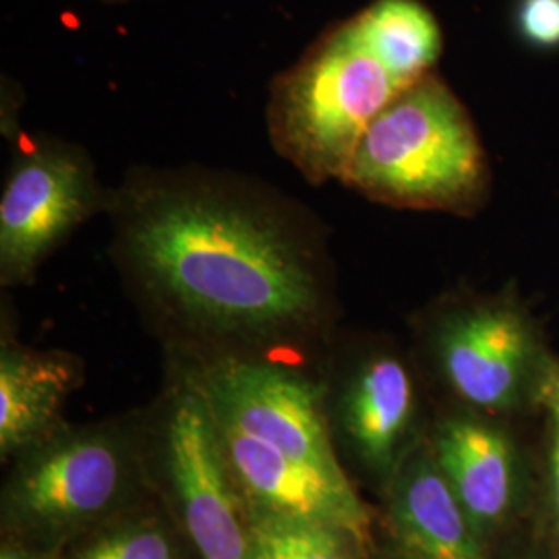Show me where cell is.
<instances>
[{
  "label": "cell",
  "mask_w": 559,
  "mask_h": 559,
  "mask_svg": "<svg viewBox=\"0 0 559 559\" xmlns=\"http://www.w3.org/2000/svg\"><path fill=\"white\" fill-rule=\"evenodd\" d=\"M131 249L182 311L222 328L272 330L309 318L318 288L293 242L255 212L175 198L141 214Z\"/></svg>",
  "instance_id": "obj_1"
},
{
  "label": "cell",
  "mask_w": 559,
  "mask_h": 559,
  "mask_svg": "<svg viewBox=\"0 0 559 559\" xmlns=\"http://www.w3.org/2000/svg\"><path fill=\"white\" fill-rule=\"evenodd\" d=\"M340 177L388 203L460 207L479 193L485 160L460 102L440 81L423 78L367 127Z\"/></svg>",
  "instance_id": "obj_2"
},
{
  "label": "cell",
  "mask_w": 559,
  "mask_h": 559,
  "mask_svg": "<svg viewBox=\"0 0 559 559\" xmlns=\"http://www.w3.org/2000/svg\"><path fill=\"white\" fill-rule=\"evenodd\" d=\"M404 87L346 23L282 85L276 140L307 177H340L367 127Z\"/></svg>",
  "instance_id": "obj_3"
},
{
  "label": "cell",
  "mask_w": 559,
  "mask_h": 559,
  "mask_svg": "<svg viewBox=\"0 0 559 559\" xmlns=\"http://www.w3.org/2000/svg\"><path fill=\"white\" fill-rule=\"evenodd\" d=\"M212 413L293 459L344 477L334 454L320 390L293 371L226 360L198 385Z\"/></svg>",
  "instance_id": "obj_4"
},
{
  "label": "cell",
  "mask_w": 559,
  "mask_h": 559,
  "mask_svg": "<svg viewBox=\"0 0 559 559\" xmlns=\"http://www.w3.org/2000/svg\"><path fill=\"white\" fill-rule=\"evenodd\" d=\"M166 443L180 512L201 559H253L251 524L240 519L216 419L198 385L177 400Z\"/></svg>",
  "instance_id": "obj_5"
},
{
  "label": "cell",
  "mask_w": 559,
  "mask_h": 559,
  "mask_svg": "<svg viewBox=\"0 0 559 559\" xmlns=\"http://www.w3.org/2000/svg\"><path fill=\"white\" fill-rule=\"evenodd\" d=\"M92 207V180L75 156L38 152L17 162L0 201L4 280L29 276Z\"/></svg>",
  "instance_id": "obj_6"
},
{
  "label": "cell",
  "mask_w": 559,
  "mask_h": 559,
  "mask_svg": "<svg viewBox=\"0 0 559 559\" xmlns=\"http://www.w3.org/2000/svg\"><path fill=\"white\" fill-rule=\"evenodd\" d=\"M440 359L460 399L487 411H508L528 392L540 353L531 325L516 309L487 305L445 323Z\"/></svg>",
  "instance_id": "obj_7"
},
{
  "label": "cell",
  "mask_w": 559,
  "mask_h": 559,
  "mask_svg": "<svg viewBox=\"0 0 559 559\" xmlns=\"http://www.w3.org/2000/svg\"><path fill=\"white\" fill-rule=\"evenodd\" d=\"M214 419L233 477L261 510L334 526L355 537L362 547L371 540L367 508L346 477L293 459L216 415Z\"/></svg>",
  "instance_id": "obj_8"
},
{
  "label": "cell",
  "mask_w": 559,
  "mask_h": 559,
  "mask_svg": "<svg viewBox=\"0 0 559 559\" xmlns=\"http://www.w3.org/2000/svg\"><path fill=\"white\" fill-rule=\"evenodd\" d=\"M122 464L104 438H73L46 450L21 475L13 501L23 519L64 526L94 519L119 496Z\"/></svg>",
  "instance_id": "obj_9"
},
{
  "label": "cell",
  "mask_w": 559,
  "mask_h": 559,
  "mask_svg": "<svg viewBox=\"0 0 559 559\" xmlns=\"http://www.w3.org/2000/svg\"><path fill=\"white\" fill-rule=\"evenodd\" d=\"M392 519L413 559H485L483 531L462 506L436 459L404 466L394 487Z\"/></svg>",
  "instance_id": "obj_10"
},
{
  "label": "cell",
  "mask_w": 559,
  "mask_h": 559,
  "mask_svg": "<svg viewBox=\"0 0 559 559\" xmlns=\"http://www.w3.org/2000/svg\"><path fill=\"white\" fill-rule=\"evenodd\" d=\"M436 462L483 533L508 519L519 489L514 445L500 429L475 419L441 425Z\"/></svg>",
  "instance_id": "obj_11"
},
{
  "label": "cell",
  "mask_w": 559,
  "mask_h": 559,
  "mask_svg": "<svg viewBox=\"0 0 559 559\" xmlns=\"http://www.w3.org/2000/svg\"><path fill=\"white\" fill-rule=\"evenodd\" d=\"M75 385L73 362L59 355L2 350L0 450H21L52 427L60 404Z\"/></svg>",
  "instance_id": "obj_12"
},
{
  "label": "cell",
  "mask_w": 559,
  "mask_h": 559,
  "mask_svg": "<svg viewBox=\"0 0 559 559\" xmlns=\"http://www.w3.org/2000/svg\"><path fill=\"white\" fill-rule=\"evenodd\" d=\"M415 406L413 381L392 357L362 367L346 400V423L360 454L376 466L392 464Z\"/></svg>",
  "instance_id": "obj_13"
},
{
  "label": "cell",
  "mask_w": 559,
  "mask_h": 559,
  "mask_svg": "<svg viewBox=\"0 0 559 559\" xmlns=\"http://www.w3.org/2000/svg\"><path fill=\"white\" fill-rule=\"evenodd\" d=\"M348 27L406 87L423 80L440 57V25L419 0H376Z\"/></svg>",
  "instance_id": "obj_14"
},
{
  "label": "cell",
  "mask_w": 559,
  "mask_h": 559,
  "mask_svg": "<svg viewBox=\"0 0 559 559\" xmlns=\"http://www.w3.org/2000/svg\"><path fill=\"white\" fill-rule=\"evenodd\" d=\"M253 559H359V540L309 520L260 510L251 520Z\"/></svg>",
  "instance_id": "obj_15"
},
{
  "label": "cell",
  "mask_w": 559,
  "mask_h": 559,
  "mask_svg": "<svg viewBox=\"0 0 559 559\" xmlns=\"http://www.w3.org/2000/svg\"><path fill=\"white\" fill-rule=\"evenodd\" d=\"M75 559H175V551L164 531L140 524L104 535Z\"/></svg>",
  "instance_id": "obj_16"
},
{
  "label": "cell",
  "mask_w": 559,
  "mask_h": 559,
  "mask_svg": "<svg viewBox=\"0 0 559 559\" xmlns=\"http://www.w3.org/2000/svg\"><path fill=\"white\" fill-rule=\"evenodd\" d=\"M520 36L537 48L559 46V0H520Z\"/></svg>",
  "instance_id": "obj_17"
},
{
  "label": "cell",
  "mask_w": 559,
  "mask_h": 559,
  "mask_svg": "<svg viewBox=\"0 0 559 559\" xmlns=\"http://www.w3.org/2000/svg\"><path fill=\"white\" fill-rule=\"evenodd\" d=\"M551 493H554V512L559 526V420H556L554 448H551Z\"/></svg>",
  "instance_id": "obj_18"
},
{
  "label": "cell",
  "mask_w": 559,
  "mask_h": 559,
  "mask_svg": "<svg viewBox=\"0 0 559 559\" xmlns=\"http://www.w3.org/2000/svg\"><path fill=\"white\" fill-rule=\"evenodd\" d=\"M545 396H547V404H549V408H551V411H554V415H556V420H559V376L547 383V388H545Z\"/></svg>",
  "instance_id": "obj_19"
},
{
  "label": "cell",
  "mask_w": 559,
  "mask_h": 559,
  "mask_svg": "<svg viewBox=\"0 0 559 559\" xmlns=\"http://www.w3.org/2000/svg\"><path fill=\"white\" fill-rule=\"evenodd\" d=\"M0 559H50L41 554H34V551H25V549H17V547H4Z\"/></svg>",
  "instance_id": "obj_20"
}]
</instances>
